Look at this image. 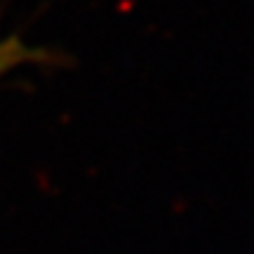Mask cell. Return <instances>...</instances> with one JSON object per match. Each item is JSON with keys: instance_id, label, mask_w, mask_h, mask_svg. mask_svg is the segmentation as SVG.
<instances>
[{"instance_id": "obj_1", "label": "cell", "mask_w": 254, "mask_h": 254, "mask_svg": "<svg viewBox=\"0 0 254 254\" xmlns=\"http://www.w3.org/2000/svg\"><path fill=\"white\" fill-rule=\"evenodd\" d=\"M50 59H52L50 52L40 50V47L26 45L19 36L0 38V78L5 73L24 66V64H45Z\"/></svg>"}]
</instances>
